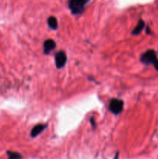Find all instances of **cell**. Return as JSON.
<instances>
[{
    "instance_id": "1",
    "label": "cell",
    "mask_w": 158,
    "mask_h": 159,
    "mask_svg": "<svg viewBox=\"0 0 158 159\" xmlns=\"http://www.w3.org/2000/svg\"><path fill=\"white\" fill-rule=\"evenodd\" d=\"M90 0H68V6L73 15H80L85 11Z\"/></svg>"
},
{
    "instance_id": "2",
    "label": "cell",
    "mask_w": 158,
    "mask_h": 159,
    "mask_svg": "<svg viewBox=\"0 0 158 159\" xmlns=\"http://www.w3.org/2000/svg\"><path fill=\"white\" fill-rule=\"evenodd\" d=\"M123 101L119 99H112L108 105V110L112 114L119 115L123 110Z\"/></svg>"
},
{
    "instance_id": "3",
    "label": "cell",
    "mask_w": 158,
    "mask_h": 159,
    "mask_svg": "<svg viewBox=\"0 0 158 159\" xmlns=\"http://www.w3.org/2000/svg\"><path fill=\"white\" fill-rule=\"evenodd\" d=\"M157 59L156 54L154 50H148L143 53L140 56V61L144 65H153L155 61Z\"/></svg>"
},
{
    "instance_id": "4",
    "label": "cell",
    "mask_w": 158,
    "mask_h": 159,
    "mask_svg": "<svg viewBox=\"0 0 158 159\" xmlns=\"http://www.w3.org/2000/svg\"><path fill=\"white\" fill-rule=\"evenodd\" d=\"M54 58H55V65L58 69L64 68L65 65H66L67 60H68L66 53L64 51H57L55 54V57Z\"/></svg>"
},
{
    "instance_id": "5",
    "label": "cell",
    "mask_w": 158,
    "mask_h": 159,
    "mask_svg": "<svg viewBox=\"0 0 158 159\" xmlns=\"http://www.w3.org/2000/svg\"><path fill=\"white\" fill-rule=\"evenodd\" d=\"M55 48L56 42L52 39H47L43 42V53L45 54H49Z\"/></svg>"
},
{
    "instance_id": "6",
    "label": "cell",
    "mask_w": 158,
    "mask_h": 159,
    "mask_svg": "<svg viewBox=\"0 0 158 159\" xmlns=\"http://www.w3.org/2000/svg\"><path fill=\"white\" fill-rule=\"evenodd\" d=\"M46 127H47V124H37V125H36L35 127H33V129L31 130L30 136L32 137V138H36V137L38 136L41 132H43V130L46 129Z\"/></svg>"
},
{
    "instance_id": "7",
    "label": "cell",
    "mask_w": 158,
    "mask_h": 159,
    "mask_svg": "<svg viewBox=\"0 0 158 159\" xmlns=\"http://www.w3.org/2000/svg\"><path fill=\"white\" fill-rule=\"evenodd\" d=\"M144 27H145V22L143 20H139L138 21V23L136 24V26H135L134 29L133 30V32H132V34L135 36H138L139 34H141L143 30Z\"/></svg>"
},
{
    "instance_id": "8",
    "label": "cell",
    "mask_w": 158,
    "mask_h": 159,
    "mask_svg": "<svg viewBox=\"0 0 158 159\" xmlns=\"http://www.w3.org/2000/svg\"><path fill=\"white\" fill-rule=\"evenodd\" d=\"M47 25L50 29L52 30H57V27H58V22H57V18L55 16H51L48 17L47 19Z\"/></svg>"
},
{
    "instance_id": "9",
    "label": "cell",
    "mask_w": 158,
    "mask_h": 159,
    "mask_svg": "<svg viewBox=\"0 0 158 159\" xmlns=\"http://www.w3.org/2000/svg\"><path fill=\"white\" fill-rule=\"evenodd\" d=\"M8 157L9 159H22V155L18 152H7Z\"/></svg>"
},
{
    "instance_id": "10",
    "label": "cell",
    "mask_w": 158,
    "mask_h": 159,
    "mask_svg": "<svg viewBox=\"0 0 158 159\" xmlns=\"http://www.w3.org/2000/svg\"><path fill=\"white\" fill-rule=\"evenodd\" d=\"M90 122H91V126H92L93 128H95L96 124H95V121H94V118L91 117V119H90Z\"/></svg>"
},
{
    "instance_id": "11",
    "label": "cell",
    "mask_w": 158,
    "mask_h": 159,
    "mask_svg": "<svg viewBox=\"0 0 158 159\" xmlns=\"http://www.w3.org/2000/svg\"><path fill=\"white\" fill-rule=\"evenodd\" d=\"M153 66H154L155 69H156V71H158V58L156 59V61H154V63H153Z\"/></svg>"
},
{
    "instance_id": "12",
    "label": "cell",
    "mask_w": 158,
    "mask_h": 159,
    "mask_svg": "<svg viewBox=\"0 0 158 159\" xmlns=\"http://www.w3.org/2000/svg\"><path fill=\"white\" fill-rule=\"evenodd\" d=\"M146 32H147V34H150V28H149L148 26H147V31H146Z\"/></svg>"
}]
</instances>
